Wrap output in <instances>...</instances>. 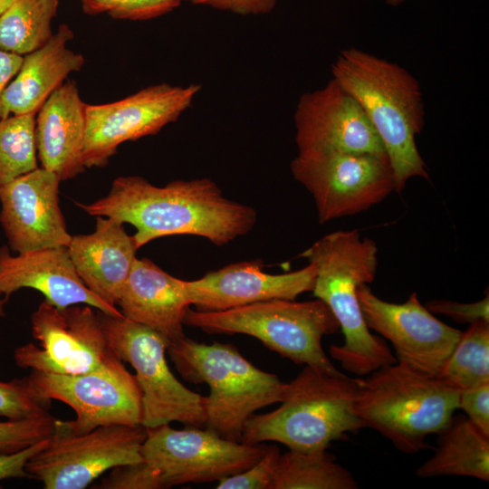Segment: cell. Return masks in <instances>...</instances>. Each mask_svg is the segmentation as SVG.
<instances>
[{
    "instance_id": "13",
    "label": "cell",
    "mask_w": 489,
    "mask_h": 489,
    "mask_svg": "<svg viewBox=\"0 0 489 489\" xmlns=\"http://www.w3.org/2000/svg\"><path fill=\"white\" fill-rule=\"evenodd\" d=\"M200 90L197 83H159L113 102L87 104L82 150L85 168L106 166L120 144L155 135L176 121Z\"/></svg>"
},
{
    "instance_id": "9",
    "label": "cell",
    "mask_w": 489,
    "mask_h": 489,
    "mask_svg": "<svg viewBox=\"0 0 489 489\" xmlns=\"http://www.w3.org/2000/svg\"><path fill=\"white\" fill-rule=\"evenodd\" d=\"M291 171L312 194L321 224L365 211L396 188L386 153L309 149L298 151Z\"/></svg>"
},
{
    "instance_id": "19",
    "label": "cell",
    "mask_w": 489,
    "mask_h": 489,
    "mask_svg": "<svg viewBox=\"0 0 489 489\" xmlns=\"http://www.w3.org/2000/svg\"><path fill=\"white\" fill-rule=\"evenodd\" d=\"M23 288L40 292L45 301L62 308L86 304L112 316H122L91 292L78 275L66 247L31 250L13 255L0 248V294L8 298Z\"/></svg>"
},
{
    "instance_id": "5",
    "label": "cell",
    "mask_w": 489,
    "mask_h": 489,
    "mask_svg": "<svg viewBox=\"0 0 489 489\" xmlns=\"http://www.w3.org/2000/svg\"><path fill=\"white\" fill-rule=\"evenodd\" d=\"M459 390L438 376L396 362L360 377L356 411L365 427L378 431L406 454L428 447L458 409Z\"/></svg>"
},
{
    "instance_id": "8",
    "label": "cell",
    "mask_w": 489,
    "mask_h": 489,
    "mask_svg": "<svg viewBox=\"0 0 489 489\" xmlns=\"http://www.w3.org/2000/svg\"><path fill=\"white\" fill-rule=\"evenodd\" d=\"M111 351L135 370L141 393V422L153 428L171 422L202 427L206 424L205 397L184 386L172 373L167 359L168 340L152 329L98 311Z\"/></svg>"
},
{
    "instance_id": "2",
    "label": "cell",
    "mask_w": 489,
    "mask_h": 489,
    "mask_svg": "<svg viewBox=\"0 0 489 489\" xmlns=\"http://www.w3.org/2000/svg\"><path fill=\"white\" fill-rule=\"evenodd\" d=\"M332 78L360 103L379 137L393 169L396 192L428 170L417 143L425 125L418 81L399 64L360 49L342 50L331 65Z\"/></svg>"
},
{
    "instance_id": "34",
    "label": "cell",
    "mask_w": 489,
    "mask_h": 489,
    "mask_svg": "<svg viewBox=\"0 0 489 489\" xmlns=\"http://www.w3.org/2000/svg\"><path fill=\"white\" fill-rule=\"evenodd\" d=\"M182 0H120L109 13L115 19L144 21L166 14L181 4Z\"/></svg>"
},
{
    "instance_id": "1",
    "label": "cell",
    "mask_w": 489,
    "mask_h": 489,
    "mask_svg": "<svg viewBox=\"0 0 489 489\" xmlns=\"http://www.w3.org/2000/svg\"><path fill=\"white\" fill-rule=\"evenodd\" d=\"M75 204L92 216L132 225L137 249L175 235L202 236L221 246L247 234L256 222L253 207L225 197L206 177L157 187L141 177H119L105 197Z\"/></svg>"
},
{
    "instance_id": "33",
    "label": "cell",
    "mask_w": 489,
    "mask_h": 489,
    "mask_svg": "<svg viewBox=\"0 0 489 489\" xmlns=\"http://www.w3.org/2000/svg\"><path fill=\"white\" fill-rule=\"evenodd\" d=\"M425 307L433 314L448 316L458 323L489 322V296L475 302H457L448 300H432Z\"/></svg>"
},
{
    "instance_id": "42",
    "label": "cell",
    "mask_w": 489,
    "mask_h": 489,
    "mask_svg": "<svg viewBox=\"0 0 489 489\" xmlns=\"http://www.w3.org/2000/svg\"><path fill=\"white\" fill-rule=\"evenodd\" d=\"M0 11H1V6H0Z\"/></svg>"
},
{
    "instance_id": "41",
    "label": "cell",
    "mask_w": 489,
    "mask_h": 489,
    "mask_svg": "<svg viewBox=\"0 0 489 489\" xmlns=\"http://www.w3.org/2000/svg\"><path fill=\"white\" fill-rule=\"evenodd\" d=\"M405 1H407V0H387V4L391 5V6H397V5H401Z\"/></svg>"
},
{
    "instance_id": "31",
    "label": "cell",
    "mask_w": 489,
    "mask_h": 489,
    "mask_svg": "<svg viewBox=\"0 0 489 489\" xmlns=\"http://www.w3.org/2000/svg\"><path fill=\"white\" fill-rule=\"evenodd\" d=\"M281 453L278 446H267L264 455L243 472L218 481L216 489H271Z\"/></svg>"
},
{
    "instance_id": "6",
    "label": "cell",
    "mask_w": 489,
    "mask_h": 489,
    "mask_svg": "<svg viewBox=\"0 0 489 489\" xmlns=\"http://www.w3.org/2000/svg\"><path fill=\"white\" fill-rule=\"evenodd\" d=\"M181 377L206 383L205 427L221 436L241 442L245 422L257 410L283 399L288 383L246 360L230 343L205 344L186 336L167 350Z\"/></svg>"
},
{
    "instance_id": "7",
    "label": "cell",
    "mask_w": 489,
    "mask_h": 489,
    "mask_svg": "<svg viewBox=\"0 0 489 489\" xmlns=\"http://www.w3.org/2000/svg\"><path fill=\"white\" fill-rule=\"evenodd\" d=\"M184 324L209 334H246L296 364L330 374L342 373L322 349V337L335 334L340 324L320 299H274L218 312L189 308Z\"/></svg>"
},
{
    "instance_id": "15",
    "label": "cell",
    "mask_w": 489,
    "mask_h": 489,
    "mask_svg": "<svg viewBox=\"0 0 489 489\" xmlns=\"http://www.w3.org/2000/svg\"><path fill=\"white\" fill-rule=\"evenodd\" d=\"M357 294L368 328L391 342L397 361L437 376L462 331L436 319L416 292L402 303L388 302L364 283Z\"/></svg>"
},
{
    "instance_id": "30",
    "label": "cell",
    "mask_w": 489,
    "mask_h": 489,
    "mask_svg": "<svg viewBox=\"0 0 489 489\" xmlns=\"http://www.w3.org/2000/svg\"><path fill=\"white\" fill-rule=\"evenodd\" d=\"M45 402L29 390L24 378L12 381L0 380V417L7 419L35 417L48 412Z\"/></svg>"
},
{
    "instance_id": "10",
    "label": "cell",
    "mask_w": 489,
    "mask_h": 489,
    "mask_svg": "<svg viewBox=\"0 0 489 489\" xmlns=\"http://www.w3.org/2000/svg\"><path fill=\"white\" fill-rule=\"evenodd\" d=\"M147 435L141 425L122 424L75 434L55 419L47 446L28 461L26 472L45 489H84L106 471L143 461Z\"/></svg>"
},
{
    "instance_id": "38",
    "label": "cell",
    "mask_w": 489,
    "mask_h": 489,
    "mask_svg": "<svg viewBox=\"0 0 489 489\" xmlns=\"http://www.w3.org/2000/svg\"><path fill=\"white\" fill-rule=\"evenodd\" d=\"M23 58V55L0 49V120H2L1 99L3 92L10 81L18 72Z\"/></svg>"
},
{
    "instance_id": "22",
    "label": "cell",
    "mask_w": 489,
    "mask_h": 489,
    "mask_svg": "<svg viewBox=\"0 0 489 489\" xmlns=\"http://www.w3.org/2000/svg\"><path fill=\"white\" fill-rule=\"evenodd\" d=\"M66 248L85 286L107 304L116 307L138 250L123 224L96 216L95 230L72 236Z\"/></svg>"
},
{
    "instance_id": "16",
    "label": "cell",
    "mask_w": 489,
    "mask_h": 489,
    "mask_svg": "<svg viewBox=\"0 0 489 489\" xmlns=\"http://www.w3.org/2000/svg\"><path fill=\"white\" fill-rule=\"evenodd\" d=\"M61 181L37 168L0 186V222L13 251L68 246L72 235L59 206Z\"/></svg>"
},
{
    "instance_id": "17",
    "label": "cell",
    "mask_w": 489,
    "mask_h": 489,
    "mask_svg": "<svg viewBox=\"0 0 489 489\" xmlns=\"http://www.w3.org/2000/svg\"><path fill=\"white\" fill-rule=\"evenodd\" d=\"M293 119L298 151L386 153L360 103L333 78L300 97Z\"/></svg>"
},
{
    "instance_id": "39",
    "label": "cell",
    "mask_w": 489,
    "mask_h": 489,
    "mask_svg": "<svg viewBox=\"0 0 489 489\" xmlns=\"http://www.w3.org/2000/svg\"><path fill=\"white\" fill-rule=\"evenodd\" d=\"M120 0H81L83 11L88 14H99L112 11Z\"/></svg>"
},
{
    "instance_id": "11",
    "label": "cell",
    "mask_w": 489,
    "mask_h": 489,
    "mask_svg": "<svg viewBox=\"0 0 489 489\" xmlns=\"http://www.w3.org/2000/svg\"><path fill=\"white\" fill-rule=\"evenodd\" d=\"M24 379L39 400H59L74 410V420H60L72 433L114 424L140 425V389L135 376L112 351L105 364L91 372L68 375L32 370Z\"/></svg>"
},
{
    "instance_id": "24",
    "label": "cell",
    "mask_w": 489,
    "mask_h": 489,
    "mask_svg": "<svg viewBox=\"0 0 489 489\" xmlns=\"http://www.w3.org/2000/svg\"><path fill=\"white\" fill-rule=\"evenodd\" d=\"M437 435L434 455L416 470L418 477L456 475L489 480V435L464 415H454Z\"/></svg>"
},
{
    "instance_id": "25",
    "label": "cell",
    "mask_w": 489,
    "mask_h": 489,
    "mask_svg": "<svg viewBox=\"0 0 489 489\" xmlns=\"http://www.w3.org/2000/svg\"><path fill=\"white\" fill-rule=\"evenodd\" d=\"M349 470L335 462L327 450L280 455L271 489H356Z\"/></svg>"
},
{
    "instance_id": "23",
    "label": "cell",
    "mask_w": 489,
    "mask_h": 489,
    "mask_svg": "<svg viewBox=\"0 0 489 489\" xmlns=\"http://www.w3.org/2000/svg\"><path fill=\"white\" fill-rule=\"evenodd\" d=\"M72 38V30L61 24L44 45L24 55L18 72L3 92L2 119L10 114H36L67 77L82 69L84 57L67 47Z\"/></svg>"
},
{
    "instance_id": "3",
    "label": "cell",
    "mask_w": 489,
    "mask_h": 489,
    "mask_svg": "<svg viewBox=\"0 0 489 489\" xmlns=\"http://www.w3.org/2000/svg\"><path fill=\"white\" fill-rule=\"evenodd\" d=\"M377 255L376 243L355 229L328 234L299 255L315 264L313 294L329 306L344 335L342 345H331L330 355L359 377L397 362L386 341L368 328L357 294L359 286L374 280Z\"/></svg>"
},
{
    "instance_id": "4",
    "label": "cell",
    "mask_w": 489,
    "mask_h": 489,
    "mask_svg": "<svg viewBox=\"0 0 489 489\" xmlns=\"http://www.w3.org/2000/svg\"><path fill=\"white\" fill-rule=\"evenodd\" d=\"M359 379L305 366L288 383L279 408L248 418L241 442H278L302 453L327 450L331 442L365 427L356 411Z\"/></svg>"
},
{
    "instance_id": "14",
    "label": "cell",
    "mask_w": 489,
    "mask_h": 489,
    "mask_svg": "<svg viewBox=\"0 0 489 489\" xmlns=\"http://www.w3.org/2000/svg\"><path fill=\"white\" fill-rule=\"evenodd\" d=\"M86 304L57 307L47 301L31 316L32 336L40 346L29 342L15 349V364L46 373L76 375L101 369L108 360L109 348L98 310Z\"/></svg>"
},
{
    "instance_id": "26",
    "label": "cell",
    "mask_w": 489,
    "mask_h": 489,
    "mask_svg": "<svg viewBox=\"0 0 489 489\" xmlns=\"http://www.w3.org/2000/svg\"><path fill=\"white\" fill-rule=\"evenodd\" d=\"M58 0H11L0 12V49L25 55L53 36Z\"/></svg>"
},
{
    "instance_id": "29",
    "label": "cell",
    "mask_w": 489,
    "mask_h": 489,
    "mask_svg": "<svg viewBox=\"0 0 489 489\" xmlns=\"http://www.w3.org/2000/svg\"><path fill=\"white\" fill-rule=\"evenodd\" d=\"M54 425L55 418L49 413L35 417L0 421V455L20 451L50 437Z\"/></svg>"
},
{
    "instance_id": "36",
    "label": "cell",
    "mask_w": 489,
    "mask_h": 489,
    "mask_svg": "<svg viewBox=\"0 0 489 489\" xmlns=\"http://www.w3.org/2000/svg\"><path fill=\"white\" fill-rule=\"evenodd\" d=\"M49 441V437L39 441L24 449L10 454L0 455V482L13 478H30L26 472L28 461L43 449Z\"/></svg>"
},
{
    "instance_id": "18",
    "label": "cell",
    "mask_w": 489,
    "mask_h": 489,
    "mask_svg": "<svg viewBox=\"0 0 489 489\" xmlns=\"http://www.w3.org/2000/svg\"><path fill=\"white\" fill-rule=\"evenodd\" d=\"M263 269L261 260L244 261L184 281L187 300L197 311L218 312L274 299L295 300L313 290L317 275L313 263L286 273L272 274Z\"/></svg>"
},
{
    "instance_id": "27",
    "label": "cell",
    "mask_w": 489,
    "mask_h": 489,
    "mask_svg": "<svg viewBox=\"0 0 489 489\" xmlns=\"http://www.w3.org/2000/svg\"><path fill=\"white\" fill-rule=\"evenodd\" d=\"M459 391L489 383V322L476 321L462 331L438 375Z\"/></svg>"
},
{
    "instance_id": "12",
    "label": "cell",
    "mask_w": 489,
    "mask_h": 489,
    "mask_svg": "<svg viewBox=\"0 0 489 489\" xmlns=\"http://www.w3.org/2000/svg\"><path fill=\"white\" fill-rule=\"evenodd\" d=\"M147 430L141 456L158 473L163 488L218 482L249 468L267 449L264 443L233 441L207 427L175 429L165 424Z\"/></svg>"
},
{
    "instance_id": "21",
    "label": "cell",
    "mask_w": 489,
    "mask_h": 489,
    "mask_svg": "<svg viewBox=\"0 0 489 489\" xmlns=\"http://www.w3.org/2000/svg\"><path fill=\"white\" fill-rule=\"evenodd\" d=\"M86 105L77 84L65 81L37 111L35 139L41 168L54 172L62 181L85 170Z\"/></svg>"
},
{
    "instance_id": "40",
    "label": "cell",
    "mask_w": 489,
    "mask_h": 489,
    "mask_svg": "<svg viewBox=\"0 0 489 489\" xmlns=\"http://www.w3.org/2000/svg\"><path fill=\"white\" fill-rule=\"evenodd\" d=\"M5 302H6V298H2V295L0 294V321L5 316Z\"/></svg>"
},
{
    "instance_id": "20",
    "label": "cell",
    "mask_w": 489,
    "mask_h": 489,
    "mask_svg": "<svg viewBox=\"0 0 489 489\" xmlns=\"http://www.w3.org/2000/svg\"><path fill=\"white\" fill-rule=\"evenodd\" d=\"M184 281L148 258H136L117 302L120 312L162 335L169 345L185 336L184 318L190 303Z\"/></svg>"
},
{
    "instance_id": "35",
    "label": "cell",
    "mask_w": 489,
    "mask_h": 489,
    "mask_svg": "<svg viewBox=\"0 0 489 489\" xmlns=\"http://www.w3.org/2000/svg\"><path fill=\"white\" fill-rule=\"evenodd\" d=\"M458 408L475 426L489 435V383L459 391Z\"/></svg>"
},
{
    "instance_id": "28",
    "label": "cell",
    "mask_w": 489,
    "mask_h": 489,
    "mask_svg": "<svg viewBox=\"0 0 489 489\" xmlns=\"http://www.w3.org/2000/svg\"><path fill=\"white\" fill-rule=\"evenodd\" d=\"M35 115L0 120V186L38 168Z\"/></svg>"
},
{
    "instance_id": "37",
    "label": "cell",
    "mask_w": 489,
    "mask_h": 489,
    "mask_svg": "<svg viewBox=\"0 0 489 489\" xmlns=\"http://www.w3.org/2000/svg\"><path fill=\"white\" fill-rule=\"evenodd\" d=\"M192 5H204L241 15L265 14L273 11L277 0H187Z\"/></svg>"
},
{
    "instance_id": "32",
    "label": "cell",
    "mask_w": 489,
    "mask_h": 489,
    "mask_svg": "<svg viewBox=\"0 0 489 489\" xmlns=\"http://www.w3.org/2000/svg\"><path fill=\"white\" fill-rule=\"evenodd\" d=\"M99 489H162L158 473L145 461L116 466L96 486Z\"/></svg>"
}]
</instances>
